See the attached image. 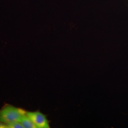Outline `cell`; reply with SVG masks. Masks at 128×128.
I'll return each instance as SVG.
<instances>
[{
  "label": "cell",
  "mask_w": 128,
  "mask_h": 128,
  "mask_svg": "<svg viewBox=\"0 0 128 128\" xmlns=\"http://www.w3.org/2000/svg\"><path fill=\"white\" fill-rule=\"evenodd\" d=\"M20 122L23 125L24 128H37L26 114L23 116Z\"/></svg>",
  "instance_id": "3"
},
{
  "label": "cell",
  "mask_w": 128,
  "mask_h": 128,
  "mask_svg": "<svg viewBox=\"0 0 128 128\" xmlns=\"http://www.w3.org/2000/svg\"><path fill=\"white\" fill-rule=\"evenodd\" d=\"M7 128H24L23 125L19 122H16L6 125Z\"/></svg>",
  "instance_id": "4"
},
{
  "label": "cell",
  "mask_w": 128,
  "mask_h": 128,
  "mask_svg": "<svg viewBox=\"0 0 128 128\" xmlns=\"http://www.w3.org/2000/svg\"><path fill=\"white\" fill-rule=\"evenodd\" d=\"M26 114L37 128H50V122L46 115L40 111L27 112Z\"/></svg>",
  "instance_id": "2"
},
{
  "label": "cell",
  "mask_w": 128,
  "mask_h": 128,
  "mask_svg": "<svg viewBox=\"0 0 128 128\" xmlns=\"http://www.w3.org/2000/svg\"><path fill=\"white\" fill-rule=\"evenodd\" d=\"M27 112L12 105L6 104L0 110V122L6 125L16 122H20Z\"/></svg>",
  "instance_id": "1"
}]
</instances>
